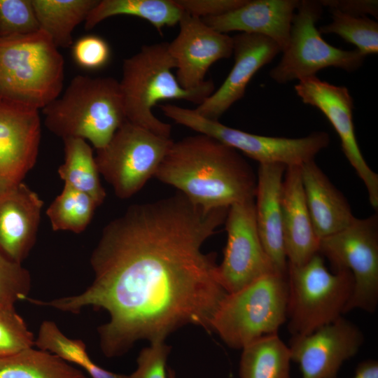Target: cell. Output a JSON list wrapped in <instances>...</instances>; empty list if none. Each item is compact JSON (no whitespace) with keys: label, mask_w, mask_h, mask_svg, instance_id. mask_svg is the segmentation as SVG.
I'll return each mask as SVG.
<instances>
[{"label":"cell","mask_w":378,"mask_h":378,"mask_svg":"<svg viewBox=\"0 0 378 378\" xmlns=\"http://www.w3.org/2000/svg\"><path fill=\"white\" fill-rule=\"evenodd\" d=\"M227 210L205 209L181 192L132 204L103 228L90 258L94 279L85 290L29 302L72 314L85 307L105 310L109 320L97 331L108 358L141 340L164 341L186 325L209 332L227 292L216 254L202 247L225 223Z\"/></svg>","instance_id":"obj_1"},{"label":"cell","mask_w":378,"mask_h":378,"mask_svg":"<svg viewBox=\"0 0 378 378\" xmlns=\"http://www.w3.org/2000/svg\"><path fill=\"white\" fill-rule=\"evenodd\" d=\"M154 177L207 209L253 200L257 182L237 150L202 134L173 141Z\"/></svg>","instance_id":"obj_2"},{"label":"cell","mask_w":378,"mask_h":378,"mask_svg":"<svg viewBox=\"0 0 378 378\" xmlns=\"http://www.w3.org/2000/svg\"><path fill=\"white\" fill-rule=\"evenodd\" d=\"M175 68L167 42L144 45L123 60L119 84L127 121L170 138L171 125L154 115L153 106L169 99L186 100L198 106L214 92L211 80L195 88H183L172 71Z\"/></svg>","instance_id":"obj_3"},{"label":"cell","mask_w":378,"mask_h":378,"mask_svg":"<svg viewBox=\"0 0 378 378\" xmlns=\"http://www.w3.org/2000/svg\"><path fill=\"white\" fill-rule=\"evenodd\" d=\"M44 124L62 138L89 141L104 148L127 120L119 81L77 75L61 97L43 108Z\"/></svg>","instance_id":"obj_4"},{"label":"cell","mask_w":378,"mask_h":378,"mask_svg":"<svg viewBox=\"0 0 378 378\" xmlns=\"http://www.w3.org/2000/svg\"><path fill=\"white\" fill-rule=\"evenodd\" d=\"M57 49L41 30L0 36V99L38 110L57 99L64 76Z\"/></svg>","instance_id":"obj_5"},{"label":"cell","mask_w":378,"mask_h":378,"mask_svg":"<svg viewBox=\"0 0 378 378\" xmlns=\"http://www.w3.org/2000/svg\"><path fill=\"white\" fill-rule=\"evenodd\" d=\"M287 275L265 274L227 293L217 307L210 330L230 348L242 349L267 335L278 333L287 321Z\"/></svg>","instance_id":"obj_6"},{"label":"cell","mask_w":378,"mask_h":378,"mask_svg":"<svg viewBox=\"0 0 378 378\" xmlns=\"http://www.w3.org/2000/svg\"><path fill=\"white\" fill-rule=\"evenodd\" d=\"M287 322L291 336L309 335L344 314L354 289L346 270L332 272L318 253L303 265L288 264Z\"/></svg>","instance_id":"obj_7"},{"label":"cell","mask_w":378,"mask_h":378,"mask_svg":"<svg viewBox=\"0 0 378 378\" xmlns=\"http://www.w3.org/2000/svg\"><path fill=\"white\" fill-rule=\"evenodd\" d=\"M165 116L197 132L211 136L241 151L259 164L300 166L314 160L327 148L330 139L326 132H314L300 138L261 136L234 129L199 115L194 109L174 104H160Z\"/></svg>","instance_id":"obj_8"},{"label":"cell","mask_w":378,"mask_h":378,"mask_svg":"<svg viewBox=\"0 0 378 378\" xmlns=\"http://www.w3.org/2000/svg\"><path fill=\"white\" fill-rule=\"evenodd\" d=\"M322 8L319 1H299L288 44L282 51L281 60L269 74L275 82L284 84L316 76L318 71L328 67L353 72L363 65L366 56L356 49L342 50L322 38L316 27Z\"/></svg>","instance_id":"obj_9"},{"label":"cell","mask_w":378,"mask_h":378,"mask_svg":"<svg viewBox=\"0 0 378 378\" xmlns=\"http://www.w3.org/2000/svg\"><path fill=\"white\" fill-rule=\"evenodd\" d=\"M125 121L94 156L99 174L120 199H128L140 190L156 170L173 143Z\"/></svg>","instance_id":"obj_10"},{"label":"cell","mask_w":378,"mask_h":378,"mask_svg":"<svg viewBox=\"0 0 378 378\" xmlns=\"http://www.w3.org/2000/svg\"><path fill=\"white\" fill-rule=\"evenodd\" d=\"M318 253L333 270H346L354 289L344 314L354 309L374 313L378 304V216L355 218L342 230L319 241Z\"/></svg>","instance_id":"obj_11"},{"label":"cell","mask_w":378,"mask_h":378,"mask_svg":"<svg viewBox=\"0 0 378 378\" xmlns=\"http://www.w3.org/2000/svg\"><path fill=\"white\" fill-rule=\"evenodd\" d=\"M225 223L227 243L223 259L218 265V275L227 293L276 272L258 232L254 199L229 206Z\"/></svg>","instance_id":"obj_12"},{"label":"cell","mask_w":378,"mask_h":378,"mask_svg":"<svg viewBox=\"0 0 378 378\" xmlns=\"http://www.w3.org/2000/svg\"><path fill=\"white\" fill-rule=\"evenodd\" d=\"M295 90L302 102L327 118L337 133L342 150L363 182L371 206L378 208V175L365 162L357 142L353 121L354 100L348 88L320 80L316 76L298 80Z\"/></svg>","instance_id":"obj_13"},{"label":"cell","mask_w":378,"mask_h":378,"mask_svg":"<svg viewBox=\"0 0 378 378\" xmlns=\"http://www.w3.org/2000/svg\"><path fill=\"white\" fill-rule=\"evenodd\" d=\"M364 340L360 329L342 316L309 335L291 336L288 346L302 378H337L342 365L356 355Z\"/></svg>","instance_id":"obj_14"},{"label":"cell","mask_w":378,"mask_h":378,"mask_svg":"<svg viewBox=\"0 0 378 378\" xmlns=\"http://www.w3.org/2000/svg\"><path fill=\"white\" fill-rule=\"evenodd\" d=\"M40 140L38 110L0 99V196L34 167Z\"/></svg>","instance_id":"obj_15"},{"label":"cell","mask_w":378,"mask_h":378,"mask_svg":"<svg viewBox=\"0 0 378 378\" xmlns=\"http://www.w3.org/2000/svg\"><path fill=\"white\" fill-rule=\"evenodd\" d=\"M179 32L168 43L176 64V78L186 89L195 88L206 80L210 66L232 54V37L208 26L201 18L183 12Z\"/></svg>","instance_id":"obj_16"},{"label":"cell","mask_w":378,"mask_h":378,"mask_svg":"<svg viewBox=\"0 0 378 378\" xmlns=\"http://www.w3.org/2000/svg\"><path fill=\"white\" fill-rule=\"evenodd\" d=\"M234 65L220 88L194 110L206 118L218 119L244 94L248 83L262 66L281 51L270 38L239 33L232 36Z\"/></svg>","instance_id":"obj_17"},{"label":"cell","mask_w":378,"mask_h":378,"mask_svg":"<svg viewBox=\"0 0 378 378\" xmlns=\"http://www.w3.org/2000/svg\"><path fill=\"white\" fill-rule=\"evenodd\" d=\"M43 201L22 182L0 196V251L22 263L37 237Z\"/></svg>","instance_id":"obj_18"},{"label":"cell","mask_w":378,"mask_h":378,"mask_svg":"<svg viewBox=\"0 0 378 378\" xmlns=\"http://www.w3.org/2000/svg\"><path fill=\"white\" fill-rule=\"evenodd\" d=\"M298 0H247L228 13L201 18L214 30L227 34H258L274 41L282 52L286 47Z\"/></svg>","instance_id":"obj_19"},{"label":"cell","mask_w":378,"mask_h":378,"mask_svg":"<svg viewBox=\"0 0 378 378\" xmlns=\"http://www.w3.org/2000/svg\"><path fill=\"white\" fill-rule=\"evenodd\" d=\"M286 167L259 164L254 197L258 232L276 272L287 275L281 216V187Z\"/></svg>","instance_id":"obj_20"},{"label":"cell","mask_w":378,"mask_h":378,"mask_svg":"<svg viewBox=\"0 0 378 378\" xmlns=\"http://www.w3.org/2000/svg\"><path fill=\"white\" fill-rule=\"evenodd\" d=\"M281 216L288 264L303 265L318 253L320 240L307 205L300 166L286 169L281 187Z\"/></svg>","instance_id":"obj_21"},{"label":"cell","mask_w":378,"mask_h":378,"mask_svg":"<svg viewBox=\"0 0 378 378\" xmlns=\"http://www.w3.org/2000/svg\"><path fill=\"white\" fill-rule=\"evenodd\" d=\"M300 167L307 205L319 240L348 227L356 217L342 193L314 160Z\"/></svg>","instance_id":"obj_22"},{"label":"cell","mask_w":378,"mask_h":378,"mask_svg":"<svg viewBox=\"0 0 378 378\" xmlns=\"http://www.w3.org/2000/svg\"><path fill=\"white\" fill-rule=\"evenodd\" d=\"M183 11L175 0H99L85 20V29L108 18L130 15L150 22L160 34L164 27L178 24Z\"/></svg>","instance_id":"obj_23"},{"label":"cell","mask_w":378,"mask_h":378,"mask_svg":"<svg viewBox=\"0 0 378 378\" xmlns=\"http://www.w3.org/2000/svg\"><path fill=\"white\" fill-rule=\"evenodd\" d=\"M99 0H31L40 30L58 48L71 47L74 28L85 21Z\"/></svg>","instance_id":"obj_24"},{"label":"cell","mask_w":378,"mask_h":378,"mask_svg":"<svg viewBox=\"0 0 378 378\" xmlns=\"http://www.w3.org/2000/svg\"><path fill=\"white\" fill-rule=\"evenodd\" d=\"M64 141V160L57 173L64 185L91 197L97 206L105 200L103 188L92 149L83 139L66 138Z\"/></svg>","instance_id":"obj_25"},{"label":"cell","mask_w":378,"mask_h":378,"mask_svg":"<svg viewBox=\"0 0 378 378\" xmlns=\"http://www.w3.org/2000/svg\"><path fill=\"white\" fill-rule=\"evenodd\" d=\"M289 346L278 333L258 338L242 349L240 378H291Z\"/></svg>","instance_id":"obj_26"},{"label":"cell","mask_w":378,"mask_h":378,"mask_svg":"<svg viewBox=\"0 0 378 378\" xmlns=\"http://www.w3.org/2000/svg\"><path fill=\"white\" fill-rule=\"evenodd\" d=\"M0 378H88L50 352L33 347L0 357Z\"/></svg>","instance_id":"obj_27"},{"label":"cell","mask_w":378,"mask_h":378,"mask_svg":"<svg viewBox=\"0 0 378 378\" xmlns=\"http://www.w3.org/2000/svg\"><path fill=\"white\" fill-rule=\"evenodd\" d=\"M98 207L87 194L64 185L59 195L46 210L52 230L83 232L91 222Z\"/></svg>","instance_id":"obj_28"},{"label":"cell","mask_w":378,"mask_h":378,"mask_svg":"<svg viewBox=\"0 0 378 378\" xmlns=\"http://www.w3.org/2000/svg\"><path fill=\"white\" fill-rule=\"evenodd\" d=\"M332 22L321 26L320 34H335L354 44L365 56L378 52V23L367 16L356 17L330 9Z\"/></svg>","instance_id":"obj_29"},{"label":"cell","mask_w":378,"mask_h":378,"mask_svg":"<svg viewBox=\"0 0 378 378\" xmlns=\"http://www.w3.org/2000/svg\"><path fill=\"white\" fill-rule=\"evenodd\" d=\"M31 286L29 272L0 251V310L15 309V304L29 297Z\"/></svg>","instance_id":"obj_30"},{"label":"cell","mask_w":378,"mask_h":378,"mask_svg":"<svg viewBox=\"0 0 378 378\" xmlns=\"http://www.w3.org/2000/svg\"><path fill=\"white\" fill-rule=\"evenodd\" d=\"M40 30L31 0H0V36Z\"/></svg>","instance_id":"obj_31"},{"label":"cell","mask_w":378,"mask_h":378,"mask_svg":"<svg viewBox=\"0 0 378 378\" xmlns=\"http://www.w3.org/2000/svg\"><path fill=\"white\" fill-rule=\"evenodd\" d=\"M34 342L33 333L15 309L0 310V357L31 348Z\"/></svg>","instance_id":"obj_32"},{"label":"cell","mask_w":378,"mask_h":378,"mask_svg":"<svg viewBox=\"0 0 378 378\" xmlns=\"http://www.w3.org/2000/svg\"><path fill=\"white\" fill-rule=\"evenodd\" d=\"M75 62L84 69H97L105 66L111 55L107 42L96 35H86L72 45Z\"/></svg>","instance_id":"obj_33"},{"label":"cell","mask_w":378,"mask_h":378,"mask_svg":"<svg viewBox=\"0 0 378 378\" xmlns=\"http://www.w3.org/2000/svg\"><path fill=\"white\" fill-rule=\"evenodd\" d=\"M171 347L164 341L150 343L137 358V367L131 378H167V360Z\"/></svg>","instance_id":"obj_34"},{"label":"cell","mask_w":378,"mask_h":378,"mask_svg":"<svg viewBox=\"0 0 378 378\" xmlns=\"http://www.w3.org/2000/svg\"><path fill=\"white\" fill-rule=\"evenodd\" d=\"M184 12L190 15L205 18L218 16L232 11L247 0H175Z\"/></svg>","instance_id":"obj_35"},{"label":"cell","mask_w":378,"mask_h":378,"mask_svg":"<svg viewBox=\"0 0 378 378\" xmlns=\"http://www.w3.org/2000/svg\"><path fill=\"white\" fill-rule=\"evenodd\" d=\"M323 6L351 16L363 17L370 14L377 19L378 2L374 0H322Z\"/></svg>","instance_id":"obj_36"},{"label":"cell","mask_w":378,"mask_h":378,"mask_svg":"<svg viewBox=\"0 0 378 378\" xmlns=\"http://www.w3.org/2000/svg\"><path fill=\"white\" fill-rule=\"evenodd\" d=\"M78 366L82 368L91 378H131L130 375L108 371L96 364L88 356Z\"/></svg>","instance_id":"obj_37"},{"label":"cell","mask_w":378,"mask_h":378,"mask_svg":"<svg viewBox=\"0 0 378 378\" xmlns=\"http://www.w3.org/2000/svg\"><path fill=\"white\" fill-rule=\"evenodd\" d=\"M352 378H378V363L368 359L358 364Z\"/></svg>","instance_id":"obj_38"},{"label":"cell","mask_w":378,"mask_h":378,"mask_svg":"<svg viewBox=\"0 0 378 378\" xmlns=\"http://www.w3.org/2000/svg\"><path fill=\"white\" fill-rule=\"evenodd\" d=\"M169 378H175L174 373L172 370H169Z\"/></svg>","instance_id":"obj_39"}]
</instances>
